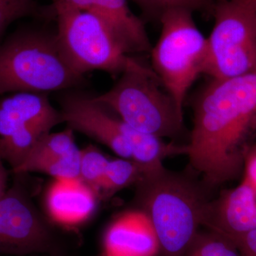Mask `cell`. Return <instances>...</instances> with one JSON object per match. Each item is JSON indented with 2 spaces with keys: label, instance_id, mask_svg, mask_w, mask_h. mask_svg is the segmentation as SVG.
Segmentation results:
<instances>
[{
  "label": "cell",
  "instance_id": "cell-20",
  "mask_svg": "<svg viewBox=\"0 0 256 256\" xmlns=\"http://www.w3.org/2000/svg\"><path fill=\"white\" fill-rule=\"evenodd\" d=\"M109 160L92 146L80 152V178L94 190L98 198Z\"/></svg>",
  "mask_w": 256,
  "mask_h": 256
},
{
  "label": "cell",
  "instance_id": "cell-28",
  "mask_svg": "<svg viewBox=\"0 0 256 256\" xmlns=\"http://www.w3.org/2000/svg\"><path fill=\"white\" fill-rule=\"evenodd\" d=\"M250 1L252 2L255 3L256 4V0H250Z\"/></svg>",
  "mask_w": 256,
  "mask_h": 256
},
{
  "label": "cell",
  "instance_id": "cell-9",
  "mask_svg": "<svg viewBox=\"0 0 256 256\" xmlns=\"http://www.w3.org/2000/svg\"><path fill=\"white\" fill-rule=\"evenodd\" d=\"M62 121L72 130L86 134L105 144L116 154L131 160L129 144L122 134L121 120L94 96L72 89L60 99Z\"/></svg>",
  "mask_w": 256,
  "mask_h": 256
},
{
  "label": "cell",
  "instance_id": "cell-23",
  "mask_svg": "<svg viewBox=\"0 0 256 256\" xmlns=\"http://www.w3.org/2000/svg\"><path fill=\"white\" fill-rule=\"evenodd\" d=\"M244 178L256 184V142L248 148L244 158Z\"/></svg>",
  "mask_w": 256,
  "mask_h": 256
},
{
  "label": "cell",
  "instance_id": "cell-16",
  "mask_svg": "<svg viewBox=\"0 0 256 256\" xmlns=\"http://www.w3.org/2000/svg\"><path fill=\"white\" fill-rule=\"evenodd\" d=\"M54 127L48 124H34L0 140V156L10 164L13 171L22 164L36 143Z\"/></svg>",
  "mask_w": 256,
  "mask_h": 256
},
{
  "label": "cell",
  "instance_id": "cell-24",
  "mask_svg": "<svg viewBox=\"0 0 256 256\" xmlns=\"http://www.w3.org/2000/svg\"><path fill=\"white\" fill-rule=\"evenodd\" d=\"M8 172L5 168L4 161L0 156V200L8 190Z\"/></svg>",
  "mask_w": 256,
  "mask_h": 256
},
{
  "label": "cell",
  "instance_id": "cell-4",
  "mask_svg": "<svg viewBox=\"0 0 256 256\" xmlns=\"http://www.w3.org/2000/svg\"><path fill=\"white\" fill-rule=\"evenodd\" d=\"M52 4L60 52L76 73L84 76L88 72L101 70L116 77L126 70L150 68L129 54L96 15L62 1Z\"/></svg>",
  "mask_w": 256,
  "mask_h": 256
},
{
  "label": "cell",
  "instance_id": "cell-29",
  "mask_svg": "<svg viewBox=\"0 0 256 256\" xmlns=\"http://www.w3.org/2000/svg\"></svg>",
  "mask_w": 256,
  "mask_h": 256
},
{
  "label": "cell",
  "instance_id": "cell-19",
  "mask_svg": "<svg viewBox=\"0 0 256 256\" xmlns=\"http://www.w3.org/2000/svg\"><path fill=\"white\" fill-rule=\"evenodd\" d=\"M184 256H242L230 239L207 230H198Z\"/></svg>",
  "mask_w": 256,
  "mask_h": 256
},
{
  "label": "cell",
  "instance_id": "cell-6",
  "mask_svg": "<svg viewBox=\"0 0 256 256\" xmlns=\"http://www.w3.org/2000/svg\"><path fill=\"white\" fill-rule=\"evenodd\" d=\"M193 13L174 8L160 15L161 34L150 52L152 68L182 111L194 82L205 74L208 57L207 38Z\"/></svg>",
  "mask_w": 256,
  "mask_h": 256
},
{
  "label": "cell",
  "instance_id": "cell-12",
  "mask_svg": "<svg viewBox=\"0 0 256 256\" xmlns=\"http://www.w3.org/2000/svg\"><path fill=\"white\" fill-rule=\"evenodd\" d=\"M100 18L129 54H150L152 46L144 23L130 9L128 0H60Z\"/></svg>",
  "mask_w": 256,
  "mask_h": 256
},
{
  "label": "cell",
  "instance_id": "cell-27",
  "mask_svg": "<svg viewBox=\"0 0 256 256\" xmlns=\"http://www.w3.org/2000/svg\"><path fill=\"white\" fill-rule=\"evenodd\" d=\"M50 1H52V3H56L60 2V0H50Z\"/></svg>",
  "mask_w": 256,
  "mask_h": 256
},
{
  "label": "cell",
  "instance_id": "cell-14",
  "mask_svg": "<svg viewBox=\"0 0 256 256\" xmlns=\"http://www.w3.org/2000/svg\"><path fill=\"white\" fill-rule=\"evenodd\" d=\"M98 198L80 178L55 180L47 192L46 208L56 223L74 226L90 218Z\"/></svg>",
  "mask_w": 256,
  "mask_h": 256
},
{
  "label": "cell",
  "instance_id": "cell-25",
  "mask_svg": "<svg viewBox=\"0 0 256 256\" xmlns=\"http://www.w3.org/2000/svg\"><path fill=\"white\" fill-rule=\"evenodd\" d=\"M252 183V186H254V200H255L256 204V184Z\"/></svg>",
  "mask_w": 256,
  "mask_h": 256
},
{
  "label": "cell",
  "instance_id": "cell-2",
  "mask_svg": "<svg viewBox=\"0 0 256 256\" xmlns=\"http://www.w3.org/2000/svg\"><path fill=\"white\" fill-rule=\"evenodd\" d=\"M137 188L140 210L154 227L160 254L184 256L202 226L210 188L164 166L144 176Z\"/></svg>",
  "mask_w": 256,
  "mask_h": 256
},
{
  "label": "cell",
  "instance_id": "cell-5",
  "mask_svg": "<svg viewBox=\"0 0 256 256\" xmlns=\"http://www.w3.org/2000/svg\"><path fill=\"white\" fill-rule=\"evenodd\" d=\"M94 98L140 132L171 140L184 132V112L152 67L126 70L108 92Z\"/></svg>",
  "mask_w": 256,
  "mask_h": 256
},
{
  "label": "cell",
  "instance_id": "cell-3",
  "mask_svg": "<svg viewBox=\"0 0 256 256\" xmlns=\"http://www.w3.org/2000/svg\"><path fill=\"white\" fill-rule=\"evenodd\" d=\"M84 80L64 60L56 31L22 28L0 44V95L70 90Z\"/></svg>",
  "mask_w": 256,
  "mask_h": 256
},
{
  "label": "cell",
  "instance_id": "cell-15",
  "mask_svg": "<svg viewBox=\"0 0 256 256\" xmlns=\"http://www.w3.org/2000/svg\"><path fill=\"white\" fill-rule=\"evenodd\" d=\"M60 122V111L50 104L47 94L14 92L0 99V140L32 124L56 126Z\"/></svg>",
  "mask_w": 256,
  "mask_h": 256
},
{
  "label": "cell",
  "instance_id": "cell-17",
  "mask_svg": "<svg viewBox=\"0 0 256 256\" xmlns=\"http://www.w3.org/2000/svg\"><path fill=\"white\" fill-rule=\"evenodd\" d=\"M144 176L146 173L142 168L132 160H110L106 168L99 198H108L122 188L132 184L137 185Z\"/></svg>",
  "mask_w": 256,
  "mask_h": 256
},
{
  "label": "cell",
  "instance_id": "cell-10",
  "mask_svg": "<svg viewBox=\"0 0 256 256\" xmlns=\"http://www.w3.org/2000/svg\"><path fill=\"white\" fill-rule=\"evenodd\" d=\"M202 226L230 240L256 229V204L254 186L248 178L210 200L204 210Z\"/></svg>",
  "mask_w": 256,
  "mask_h": 256
},
{
  "label": "cell",
  "instance_id": "cell-1",
  "mask_svg": "<svg viewBox=\"0 0 256 256\" xmlns=\"http://www.w3.org/2000/svg\"><path fill=\"white\" fill-rule=\"evenodd\" d=\"M188 153L192 169L212 188L238 178L256 132V72L210 79L192 104Z\"/></svg>",
  "mask_w": 256,
  "mask_h": 256
},
{
  "label": "cell",
  "instance_id": "cell-11",
  "mask_svg": "<svg viewBox=\"0 0 256 256\" xmlns=\"http://www.w3.org/2000/svg\"><path fill=\"white\" fill-rule=\"evenodd\" d=\"M80 152L70 128L62 132H50L36 143L13 172L20 175L38 172L55 180L80 178Z\"/></svg>",
  "mask_w": 256,
  "mask_h": 256
},
{
  "label": "cell",
  "instance_id": "cell-18",
  "mask_svg": "<svg viewBox=\"0 0 256 256\" xmlns=\"http://www.w3.org/2000/svg\"><path fill=\"white\" fill-rule=\"evenodd\" d=\"M56 21L52 4L42 6L36 0H0V38L10 25L23 18Z\"/></svg>",
  "mask_w": 256,
  "mask_h": 256
},
{
  "label": "cell",
  "instance_id": "cell-21",
  "mask_svg": "<svg viewBox=\"0 0 256 256\" xmlns=\"http://www.w3.org/2000/svg\"><path fill=\"white\" fill-rule=\"evenodd\" d=\"M146 15L158 16L174 8H184L194 12L213 14L215 0H132Z\"/></svg>",
  "mask_w": 256,
  "mask_h": 256
},
{
  "label": "cell",
  "instance_id": "cell-7",
  "mask_svg": "<svg viewBox=\"0 0 256 256\" xmlns=\"http://www.w3.org/2000/svg\"><path fill=\"white\" fill-rule=\"evenodd\" d=\"M207 37L205 74L224 80L256 72V4L250 0H218Z\"/></svg>",
  "mask_w": 256,
  "mask_h": 256
},
{
  "label": "cell",
  "instance_id": "cell-13",
  "mask_svg": "<svg viewBox=\"0 0 256 256\" xmlns=\"http://www.w3.org/2000/svg\"><path fill=\"white\" fill-rule=\"evenodd\" d=\"M159 240L149 217L140 210L124 212L108 227L104 256H158Z\"/></svg>",
  "mask_w": 256,
  "mask_h": 256
},
{
  "label": "cell",
  "instance_id": "cell-26",
  "mask_svg": "<svg viewBox=\"0 0 256 256\" xmlns=\"http://www.w3.org/2000/svg\"><path fill=\"white\" fill-rule=\"evenodd\" d=\"M0 256H2L0 255ZM44 256L42 255V254H38V255H30V256Z\"/></svg>",
  "mask_w": 256,
  "mask_h": 256
},
{
  "label": "cell",
  "instance_id": "cell-8",
  "mask_svg": "<svg viewBox=\"0 0 256 256\" xmlns=\"http://www.w3.org/2000/svg\"><path fill=\"white\" fill-rule=\"evenodd\" d=\"M52 242L22 186L14 184L0 200V255L44 254Z\"/></svg>",
  "mask_w": 256,
  "mask_h": 256
},
{
  "label": "cell",
  "instance_id": "cell-22",
  "mask_svg": "<svg viewBox=\"0 0 256 256\" xmlns=\"http://www.w3.org/2000/svg\"><path fill=\"white\" fill-rule=\"evenodd\" d=\"M232 240L242 256H256V229Z\"/></svg>",
  "mask_w": 256,
  "mask_h": 256
}]
</instances>
